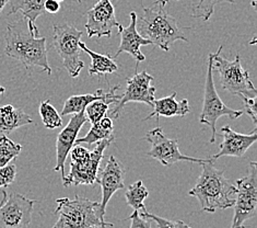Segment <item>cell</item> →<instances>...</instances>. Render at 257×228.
<instances>
[{"label":"cell","mask_w":257,"mask_h":228,"mask_svg":"<svg viewBox=\"0 0 257 228\" xmlns=\"http://www.w3.org/2000/svg\"><path fill=\"white\" fill-rule=\"evenodd\" d=\"M6 47L5 54L8 57L17 59L29 70L32 67L41 69L52 75V68L48 64L46 39L35 36L29 30L27 19L9 23L5 34Z\"/></svg>","instance_id":"6da1fadb"},{"label":"cell","mask_w":257,"mask_h":228,"mask_svg":"<svg viewBox=\"0 0 257 228\" xmlns=\"http://www.w3.org/2000/svg\"><path fill=\"white\" fill-rule=\"evenodd\" d=\"M210 160L201 165L203 170L195 187L188 195L195 196L200 203L203 211L215 213L217 209L233 207L236 187L224 176L223 170H219Z\"/></svg>","instance_id":"7a4b0ae2"},{"label":"cell","mask_w":257,"mask_h":228,"mask_svg":"<svg viewBox=\"0 0 257 228\" xmlns=\"http://www.w3.org/2000/svg\"><path fill=\"white\" fill-rule=\"evenodd\" d=\"M137 30L143 38L149 40L151 45L169 52L176 41L188 40L182 28L172 16L168 14L165 5L155 3L152 7L143 9V17L137 18Z\"/></svg>","instance_id":"3957f363"},{"label":"cell","mask_w":257,"mask_h":228,"mask_svg":"<svg viewBox=\"0 0 257 228\" xmlns=\"http://www.w3.org/2000/svg\"><path fill=\"white\" fill-rule=\"evenodd\" d=\"M115 138L103 139L97 141L95 148L89 151L88 148L78 146L72 147L70 150V171L68 176L63 178L65 188L70 186H94L97 182V174L102 159L104 157V150L109 147Z\"/></svg>","instance_id":"277c9868"},{"label":"cell","mask_w":257,"mask_h":228,"mask_svg":"<svg viewBox=\"0 0 257 228\" xmlns=\"http://www.w3.org/2000/svg\"><path fill=\"white\" fill-rule=\"evenodd\" d=\"M57 207L54 214L58 215V220L54 228H91L112 227V223L103 221L97 216L96 208L100 203L91 201L78 194L75 199L62 198L56 201Z\"/></svg>","instance_id":"5b68a950"},{"label":"cell","mask_w":257,"mask_h":228,"mask_svg":"<svg viewBox=\"0 0 257 228\" xmlns=\"http://www.w3.org/2000/svg\"><path fill=\"white\" fill-rule=\"evenodd\" d=\"M222 48L223 46L221 45L212 56V67L218 72L222 89L234 96L256 98V88L250 80L248 70L242 67L240 55L237 54L234 60H229L220 55Z\"/></svg>","instance_id":"8992f818"},{"label":"cell","mask_w":257,"mask_h":228,"mask_svg":"<svg viewBox=\"0 0 257 228\" xmlns=\"http://www.w3.org/2000/svg\"><path fill=\"white\" fill-rule=\"evenodd\" d=\"M53 47L63 59V65L70 77L77 78L83 68L84 63L80 57L79 46L82 32L72 24H54Z\"/></svg>","instance_id":"52a82bcc"},{"label":"cell","mask_w":257,"mask_h":228,"mask_svg":"<svg viewBox=\"0 0 257 228\" xmlns=\"http://www.w3.org/2000/svg\"><path fill=\"white\" fill-rule=\"evenodd\" d=\"M213 53H210L208 56V69L205 83V94H204V104L203 110L199 116V122L201 124H206L211 128V138L210 143H215L217 137V121L222 116H229L230 119L235 120L241 118L243 111L233 110L226 107L220 99V97L213 83Z\"/></svg>","instance_id":"ba28073f"},{"label":"cell","mask_w":257,"mask_h":228,"mask_svg":"<svg viewBox=\"0 0 257 228\" xmlns=\"http://www.w3.org/2000/svg\"><path fill=\"white\" fill-rule=\"evenodd\" d=\"M234 216L231 227H243L244 223L257 214V164L249 163L248 175L236 180Z\"/></svg>","instance_id":"9c48e42d"},{"label":"cell","mask_w":257,"mask_h":228,"mask_svg":"<svg viewBox=\"0 0 257 228\" xmlns=\"http://www.w3.org/2000/svg\"><path fill=\"white\" fill-rule=\"evenodd\" d=\"M145 140L151 144V149L147 155L152 159L158 160L164 167L171 166L179 162H191L203 165L207 162L213 160L210 158H196L185 156L179 149V141L177 139H171L163 133L162 127H156L146 134Z\"/></svg>","instance_id":"30bf717a"},{"label":"cell","mask_w":257,"mask_h":228,"mask_svg":"<svg viewBox=\"0 0 257 228\" xmlns=\"http://www.w3.org/2000/svg\"><path fill=\"white\" fill-rule=\"evenodd\" d=\"M0 202V228H27L31 224L34 204L38 201L30 200L20 193L3 191Z\"/></svg>","instance_id":"8fae6325"},{"label":"cell","mask_w":257,"mask_h":228,"mask_svg":"<svg viewBox=\"0 0 257 228\" xmlns=\"http://www.w3.org/2000/svg\"><path fill=\"white\" fill-rule=\"evenodd\" d=\"M135 71L132 78H126L127 88L123 95H120L119 100L115 103L112 110V118L118 119L120 112L128 102H142L148 104L149 107H154V100L156 99V87L152 86L151 82L154 77L149 75L146 70L142 72Z\"/></svg>","instance_id":"7c38bea8"},{"label":"cell","mask_w":257,"mask_h":228,"mask_svg":"<svg viewBox=\"0 0 257 228\" xmlns=\"http://www.w3.org/2000/svg\"><path fill=\"white\" fill-rule=\"evenodd\" d=\"M124 172L125 170L121 164L114 156H111L108 158L105 168L101 171L100 178L97 177L96 183H99L102 188V200L97 206V213H99L97 216L103 221H105L104 216H105L106 206L109 200L112 199L115 192L125 188Z\"/></svg>","instance_id":"4fadbf2b"},{"label":"cell","mask_w":257,"mask_h":228,"mask_svg":"<svg viewBox=\"0 0 257 228\" xmlns=\"http://www.w3.org/2000/svg\"><path fill=\"white\" fill-rule=\"evenodd\" d=\"M87 30L88 36L97 38H111L113 28L118 27L119 23L116 20L115 9L111 0H99L92 8L87 12Z\"/></svg>","instance_id":"5bb4252c"},{"label":"cell","mask_w":257,"mask_h":228,"mask_svg":"<svg viewBox=\"0 0 257 228\" xmlns=\"http://www.w3.org/2000/svg\"><path fill=\"white\" fill-rule=\"evenodd\" d=\"M88 122L84 111L73 114L69 120L68 124L65 126L62 132L58 134L56 140L57 163L54 171L62 172V177H65V163L68 157L71 148L75 146V141L78 138V134L82 126Z\"/></svg>","instance_id":"9a60e30c"},{"label":"cell","mask_w":257,"mask_h":228,"mask_svg":"<svg viewBox=\"0 0 257 228\" xmlns=\"http://www.w3.org/2000/svg\"><path fill=\"white\" fill-rule=\"evenodd\" d=\"M131 23L128 27H123L119 23L118 28V33L120 35V44L117 52L115 53L113 58H116L121 53H127L132 55V56L137 60V66L136 68H138V64L142 63V61L146 60V56L140 51V47L143 45H151V42L149 40H147L143 38L140 33L137 30V14L135 11L131 12Z\"/></svg>","instance_id":"2e32d148"},{"label":"cell","mask_w":257,"mask_h":228,"mask_svg":"<svg viewBox=\"0 0 257 228\" xmlns=\"http://www.w3.org/2000/svg\"><path fill=\"white\" fill-rule=\"evenodd\" d=\"M223 140L220 145V150L215 156L213 160L221 157L230 156L236 158H243L250 146H253L257 140V129L254 128L250 134H240L232 129L230 126H223L221 128Z\"/></svg>","instance_id":"e0dca14e"},{"label":"cell","mask_w":257,"mask_h":228,"mask_svg":"<svg viewBox=\"0 0 257 228\" xmlns=\"http://www.w3.org/2000/svg\"><path fill=\"white\" fill-rule=\"evenodd\" d=\"M120 86L117 85L113 87L108 92H104L102 89L96 90L94 94H88V95H78V96H71L65 101V104L62 110V115H69V114H76L84 111L89 103L94 100H105L108 103L115 104L119 100L120 95H116V90H118Z\"/></svg>","instance_id":"ac0fdd59"},{"label":"cell","mask_w":257,"mask_h":228,"mask_svg":"<svg viewBox=\"0 0 257 228\" xmlns=\"http://www.w3.org/2000/svg\"><path fill=\"white\" fill-rule=\"evenodd\" d=\"M45 0H9L7 15H14L21 12L24 19L28 21L29 30L35 35H40V31L36 26V20L45 14Z\"/></svg>","instance_id":"d6986e66"},{"label":"cell","mask_w":257,"mask_h":228,"mask_svg":"<svg viewBox=\"0 0 257 228\" xmlns=\"http://www.w3.org/2000/svg\"><path fill=\"white\" fill-rule=\"evenodd\" d=\"M176 92H173L169 97H164L162 99L154 100V111L144 119V121H148L152 118H157V121L161 116L165 118H172V116H184L191 112L189 103L187 99H183L181 101H176L175 99Z\"/></svg>","instance_id":"ffe728a7"},{"label":"cell","mask_w":257,"mask_h":228,"mask_svg":"<svg viewBox=\"0 0 257 228\" xmlns=\"http://www.w3.org/2000/svg\"><path fill=\"white\" fill-rule=\"evenodd\" d=\"M33 119L23 110L15 108L12 104L0 107V132L12 133L15 129L32 124Z\"/></svg>","instance_id":"44dd1931"},{"label":"cell","mask_w":257,"mask_h":228,"mask_svg":"<svg viewBox=\"0 0 257 228\" xmlns=\"http://www.w3.org/2000/svg\"><path fill=\"white\" fill-rule=\"evenodd\" d=\"M79 46H80L81 51L87 53L91 58V66L89 68L90 76L99 75L106 78L107 73H113L118 70V66L115 64L114 58L109 56V55H102L91 51L81 41L79 43Z\"/></svg>","instance_id":"7402d4cb"},{"label":"cell","mask_w":257,"mask_h":228,"mask_svg":"<svg viewBox=\"0 0 257 228\" xmlns=\"http://www.w3.org/2000/svg\"><path fill=\"white\" fill-rule=\"evenodd\" d=\"M113 131H114V124H113L112 119L107 118V116H104V118H102L100 121H97L96 123H94V124H92V127L90 128V131L84 137L77 138L75 141V145H80V144L92 145L103 139L115 138V136L113 135Z\"/></svg>","instance_id":"603a6c76"},{"label":"cell","mask_w":257,"mask_h":228,"mask_svg":"<svg viewBox=\"0 0 257 228\" xmlns=\"http://www.w3.org/2000/svg\"><path fill=\"white\" fill-rule=\"evenodd\" d=\"M149 196V191L145 187L143 181H137L127 188L125 198L127 205L133 207L134 211H142L146 208L145 200Z\"/></svg>","instance_id":"cb8c5ba5"},{"label":"cell","mask_w":257,"mask_h":228,"mask_svg":"<svg viewBox=\"0 0 257 228\" xmlns=\"http://www.w3.org/2000/svg\"><path fill=\"white\" fill-rule=\"evenodd\" d=\"M22 146L11 140L7 135L0 136V167L9 165L20 155Z\"/></svg>","instance_id":"d4e9b609"},{"label":"cell","mask_w":257,"mask_h":228,"mask_svg":"<svg viewBox=\"0 0 257 228\" xmlns=\"http://www.w3.org/2000/svg\"><path fill=\"white\" fill-rule=\"evenodd\" d=\"M40 115L43 121V124L46 128L54 129L63 125L62 118L52 104L51 100L47 99L40 104Z\"/></svg>","instance_id":"484cf974"},{"label":"cell","mask_w":257,"mask_h":228,"mask_svg":"<svg viewBox=\"0 0 257 228\" xmlns=\"http://www.w3.org/2000/svg\"><path fill=\"white\" fill-rule=\"evenodd\" d=\"M176 2H179V0H176ZM222 3L235 4V0H198L197 5L193 6L192 17L196 18V19H203L204 21H208L213 15L216 5Z\"/></svg>","instance_id":"4316f807"},{"label":"cell","mask_w":257,"mask_h":228,"mask_svg":"<svg viewBox=\"0 0 257 228\" xmlns=\"http://www.w3.org/2000/svg\"><path fill=\"white\" fill-rule=\"evenodd\" d=\"M109 106H111V103H108L105 100H94L89 103L87 108L84 109L88 121H90L92 124H94L97 121H100L106 115Z\"/></svg>","instance_id":"83f0119b"},{"label":"cell","mask_w":257,"mask_h":228,"mask_svg":"<svg viewBox=\"0 0 257 228\" xmlns=\"http://www.w3.org/2000/svg\"><path fill=\"white\" fill-rule=\"evenodd\" d=\"M140 214L143 215L144 217H146L147 219L149 220H154L155 221V225L158 228H163V227H189V225L185 224L184 221H174V220H169L167 218H163V217H159L157 215L154 214H150L148 211H147V208L142 209V211H139Z\"/></svg>","instance_id":"f1b7e54d"},{"label":"cell","mask_w":257,"mask_h":228,"mask_svg":"<svg viewBox=\"0 0 257 228\" xmlns=\"http://www.w3.org/2000/svg\"><path fill=\"white\" fill-rule=\"evenodd\" d=\"M17 166L7 165L0 167V189L7 188L16 180Z\"/></svg>","instance_id":"f546056e"},{"label":"cell","mask_w":257,"mask_h":228,"mask_svg":"<svg viewBox=\"0 0 257 228\" xmlns=\"http://www.w3.org/2000/svg\"><path fill=\"white\" fill-rule=\"evenodd\" d=\"M132 221L131 227L132 228H150L152 227V223L149 220L147 219L146 217H144L142 214H140L139 211H134L133 214L130 216V218Z\"/></svg>","instance_id":"4dcf8cb0"},{"label":"cell","mask_w":257,"mask_h":228,"mask_svg":"<svg viewBox=\"0 0 257 228\" xmlns=\"http://www.w3.org/2000/svg\"><path fill=\"white\" fill-rule=\"evenodd\" d=\"M244 102V107L247 114L250 116L254 124L257 123V112H256V98H247V97H241Z\"/></svg>","instance_id":"1f68e13d"},{"label":"cell","mask_w":257,"mask_h":228,"mask_svg":"<svg viewBox=\"0 0 257 228\" xmlns=\"http://www.w3.org/2000/svg\"><path fill=\"white\" fill-rule=\"evenodd\" d=\"M44 9L45 12H48V14H57L60 10V4L56 0H45Z\"/></svg>","instance_id":"d6a6232c"},{"label":"cell","mask_w":257,"mask_h":228,"mask_svg":"<svg viewBox=\"0 0 257 228\" xmlns=\"http://www.w3.org/2000/svg\"><path fill=\"white\" fill-rule=\"evenodd\" d=\"M8 3H9V0H0V15L3 14V11L5 10V8L7 7Z\"/></svg>","instance_id":"836d02e7"},{"label":"cell","mask_w":257,"mask_h":228,"mask_svg":"<svg viewBox=\"0 0 257 228\" xmlns=\"http://www.w3.org/2000/svg\"><path fill=\"white\" fill-rule=\"evenodd\" d=\"M156 3H161V4L167 6L169 4V0H156Z\"/></svg>","instance_id":"e575fe53"},{"label":"cell","mask_w":257,"mask_h":228,"mask_svg":"<svg viewBox=\"0 0 257 228\" xmlns=\"http://www.w3.org/2000/svg\"><path fill=\"white\" fill-rule=\"evenodd\" d=\"M5 91H6V88L4 87V86L0 85V96L4 95V94H5Z\"/></svg>","instance_id":"d590c367"},{"label":"cell","mask_w":257,"mask_h":228,"mask_svg":"<svg viewBox=\"0 0 257 228\" xmlns=\"http://www.w3.org/2000/svg\"><path fill=\"white\" fill-rule=\"evenodd\" d=\"M78 3H79V4H81V3H82V0H78Z\"/></svg>","instance_id":"8d00e7d4"},{"label":"cell","mask_w":257,"mask_h":228,"mask_svg":"<svg viewBox=\"0 0 257 228\" xmlns=\"http://www.w3.org/2000/svg\"><path fill=\"white\" fill-rule=\"evenodd\" d=\"M56 2H59V3H60V2H63V0H56Z\"/></svg>","instance_id":"74e56055"}]
</instances>
